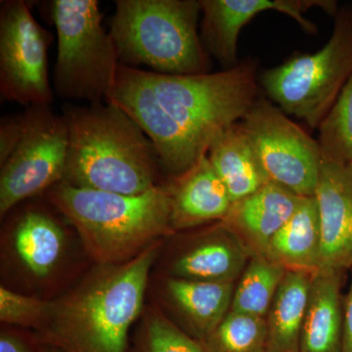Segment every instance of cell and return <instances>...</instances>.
Listing matches in <instances>:
<instances>
[{"instance_id":"6da1fadb","label":"cell","mask_w":352,"mask_h":352,"mask_svg":"<svg viewBox=\"0 0 352 352\" xmlns=\"http://www.w3.org/2000/svg\"><path fill=\"white\" fill-rule=\"evenodd\" d=\"M258 61L201 75H166L120 65L106 103L135 120L156 150L162 173H186L212 140L239 122L259 96Z\"/></svg>"},{"instance_id":"7a4b0ae2","label":"cell","mask_w":352,"mask_h":352,"mask_svg":"<svg viewBox=\"0 0 352 352\" xmlns=\"http://www.w3.org/2000/svg\"><path fill=\"white\" fill-rule=\"evenodd\" d=\"M160 245L161 241L127 263L99 266L69 295L52 302L38 342L60 352H126Z\"/></svg>"},{"instance_id":"3957f363","label":"cell","mask_w":352,"mask_h":352,"mask_svg":"<svg viewBox=\"0 0 352 352\" xmlns=\"http://www.w3.org/2000/svg\"><path fill=\"white\" fill-rule=\"evenodd\" d=\"M69 147L62 182L78 188L139 195L160 185L156 150L138 122L113 104H67Z\"/></svg>"},{"instance_id":"277c9868","label":"cell","mask_w":352,"mask_h":352,"mask_svg":"<svg viewBox=\"0 0 352 352\" xmlns=\"http://www.w3.org/2000/svg\"><path fill=\"white\" fill-rule=\"evenodd\" d=\"M46 193L99 265L127 263L175 232L166 184L139 195H122L61 182Z\"/></svg>"},{"instance_id":"5b68a950","label":"cell","mask_w":352,"mask_h":352,"mask_svg":"<svg viewBox=\"0 0 352 352\" xmlns=\"http://www.w3.org/2000/svg\"><path fill=\"white\" fill-rule=\"evenodd\" d=\"M110 32L120 65L166 75L210 73L198 32L200 0H116Z\"/></svg>"},{"instance_id":"8992f818","label":"cell","mask_w":352,"mask_h":352,"mask_svg":"<svg viewBox=\"0 0 352 352\" xmlns=\"http://www.w3.org/2000/svg\"><path fill=\"white\" fill-rule=\"evenodd\" d=\"M68 127L51 106L25 108L0 122V215L63 180Z\"/></svg>"},{"instance_id":"52a82bcc","label":"cell","mask_w":352,"mask_h":352,"mask_svg":"<svg viewBox=\"0 0 352 352\" xmlns=\"http://www.w3.org/2000/svg\"><path fill=\"white\" fill-rule=\"evenodd\" d=\"M320 50L300 53L258 76L266 98L287 115L318 129L352 76V4L340 6Z\"/></svg>"},{"instance_id":"ba28073f","label":"cell","mask_w":352,"mask_h":352,"mask_svg":"<svg viewBox=\"0 0 352 352\" xmlns=\"http://www.w3.org/2000/svg\"><path fill=\"white\" fill-rule=\"evenodd\" d=\"M50 15L57 34L55 92L66 100L105 102L120 61L99 1L53 0Z\"/></svg>"},{"instance_id":"9c48e42d","label":"cell","mask_w":352,"mask_h":352,"mask_svg":"<svg viewBox=\"0 0 352 352\" xmlns=\"http://www.w3.org/2000/svg\"><path fill=\"white\" fill-rule=\"evenodd\" d=\"M239 122L270 182L300 197L315 195L323 161L318 141L266 97H258Z\"/></svg>"},{"instance_id":"30bf717a","label":"cell","mask_w":352,"mask_h":352,"mask_svg":"<svg viewBox=\"0 0 352 352\" xmlns=\"http://www.w3.org/2000/svg\"><path fill=\"white\" fill-rule=\"evenodd\" d=\"M54 38L32 16L24 0L1 1L0 92L25 108L51 106L48 50Z\"/></svg>"},{"instance_id":"8fae6325","label":"cell","mask_w":352,"mask_h":352,"mask_svg":"<svg viewBox=\"0 0 352 352\" xmlns=\"http://www.w3.org/2000/svg\"><path fill=\"white\" fill-rule=\"evenodd\" d=\"M201 41L210 57L222 69L234 68L238 60V39L243 28L258 14L274 10L293 18L309 34L316 25L305 17L312 8H320L335 17L340 6L335 0H200Z\"/></svg>"},{"instance_id":"7c38bea8","label":"cell","mask_w":352,"mask_h":352,"mask_svg":"<svg viewBox=\"0 0 352 352\" xmlns=\"http://www.w3.org/2000/svg\"><path fill=\"white\" fill-rule=\"evenodd\" d=\"M314 196L321 229L319 270H351L352 164L323 157Z\"/></svg>"},{"instance_id":"4fadbf2b","label":"cell","mask_w":352,"mask_h":352,"mask_svg":"<svg viewBox=\"0 0 352 352\" xmlns=\"http://www.w3.org/2000/svg\"><path fill=\"white\" fill-rule=\"evenodd\" d=\"M303 197L268 182L252 195L231 205L219 222L252 254L265 256L270 241L296 212Z\"/></svg>"},{"instance_id":"5bb4252c","label":"cell","mask_w":352,"mask_h":352,"mask_svg":"<svg viewBox=\"0 0 352 352\" xmlns=\"http://www.w3.org/2000/svg\"><path fill=\"white\" fill-rule=\"evenodd\" d=\"M170 199V223L179 231L220 222L232 201L226 185L204 155L186 173L170 178L166 184Z\"/></svg>"},{"instance_id":"9a60e30c","label":"cell","mask_w":352,"mask_h":352,"mask_svg":"<svg viewBox=\"0 0 352 352\" xmlns=\"http://www.w3.org/2000/svg\"><path fill=\"white\" fill-rule=\"evenodd\" d=\"M346 272L319 270L312 274L300 352H340L344 331L342 284Z\"/></svg>"},{"instance_id":"2e32d148","label":"cell","mask_w":352,"mask_h":352,"mask_svg":"<svg viewBox=\"0 0 352 352\" xmlns=\"http://www.w3.org/2000/svg\"><path fill=\"white\" fill-rule=\"evenodd\" d=\"M201 239L173 261V278L234 283L244 272L251 252L219 222Z\"/></svg>"},{"instance_id":"e0dca14e","label":"cell","mask_w":352,"mask_h":352,"mask_svg":"<svg viewBox=\"0 0 352 352\" xmlns=\"http://www.w3.org/2000/svg\"><path fill=\"white\" fill-rule=\"evenodd\" d=\"M207 155L232 203L252 195L270 182L240 122L220 132L210 143Z\"/></svg>"},{"instance_id":"ac0fdd59","label":"cell","mask_w":352,"mask_h":352,"mask_svg":"<svg viewBox=\"0 0 352 352\" xmlns=\"http://www.w3.org/2000/svg\"><path fill=\"white\" fill-rule=\"evenodd\" d=\"M65 239L59 221L43 208H25L14 222V252L32 276H48L57 267L63 256Z\"/></svg>"},{"instance_id":"d6986e66","label":"cell","mask_w":352,"mask_h":352,"mask_svg":"<svg viewBox=\"0 0 352 352\" xmlns=\"http://www.w3.org/2000/svg\"><path fill=\"white\" fill-rule=\"evenodd\" d=\"M265 256L286 270L314 274L319 270L321 229L315 196L303 197L291 219L270 241Z\"/></svg>"},{"instance_id":"ffe728a7","label":"cell","mask_w":352,"mask_h":352,"mask_svg":"<svg viewBox=\"0 0 352 352\" xmlns=\"http://www.w3.org/2000/svg\"><path fill=\"white\" fill-rule=\"evenodd\" d=\"M311 273L287 270L266 315L267 352H300Z\"/></svg>"},{"instance_id":"44dd1931","label":"cell","mask_w":352,"mask_h":352,"mask_svg":"<svg viewBox=\"0 0 352 352\" xmlns=\"http://www.w3.org/2000/svg\"><path fill=\"white\" fill-rule=\"evenodd\" d=\"M166 289L194 332L205 340L230 311L235 288L234 283L171 278Z\"/></svg>"},{"instance_id":"7402d4cb","label":"cell","mask_w":352,"mask_h":352,"mask_svg":"<svg viewBox=\"0 0 352 352\" xmlns=\"http://www.w3.org/2000/svg\"><path fill=\"white\" fill-rule=\"evenodd\" d=\"M286 271L266 256L252 254L234 289L230 310L265 318Z\"/></svg>"},{"instance_id":"603a6c76","label":"cell","mask_w":352,"mask_h":352,"mask_svg":"<svg viewBox=\"0 0 352 352\" xmlns=\"http://www.w3.org/2000/svg\"><path fill=\"white\" fill-rule=\"evenodd\" d=\"M204 344L207 352H267L266 319L230 310Z\"/></svg>"},{"instance_id":"cb8c5ba5","label":"cell","mask_w":352,"mask_h":352,"mask_svg":"<svg viewBox=\"0 0 352 352\" xmlns=\"http://www.w3.org/2000/svg\"><path fill=\"white\" fill-rule=\"evenodd\" d=\"M317 129L324 159L352 164V76Z\"/></svg>"},{"instance_id":"d4e9b609","label":"cell","mask_w":352,"mask_h":352,"mask_svg":"<svg viewBox=\"0 0 352 352\" xmlns=\"http://www.w3.org/2000/svg\"><path fill=\"white\" fill-rule=\"evenodd\" d=\"M136 352H207L160 310L149 309Z\"/></svg>"},{"instance_id":"484cf974","label":"cell","mask_w":352,"mask_h":352,"mask_svg":"<svg viewBox=\"0 0 352 352\" xmlns=\"http://www.w3.org/2000/svg\"><path fill=\"white\" fill-rule=\"evenodd\" d=\"M51 307L52 302L21 295L4 286L0 288V320L2 323L38 330L45 323Z\"/></svg>"},{"instance_id":"4316f807","label":"cell","mask_w":352,"mask_h":352,"mask_svg":"<svg viewBox=\"0 0 352 352\" xmlns=\"http://www.w3.org/2000/svg\"><path fill=\"white\" fill-rule=\"evenodd\" d=\"M0 352H36L31 342L12 331H1ZM38 352H41L39 351Z\"/></svg>"},{"instance_id":"83f0119b","label":"cell","mask_w":352,"mask_h":352,"mask_svg":"<svg viewBox=\"0 0 352 352\" xmlns=\"http://www.w3.org/2000/svg\"><path fill=\"white\" fill-rule=\"evenodd\" d=\"M340 352H352V277L349 292L344 298V331Z\"/></svg>"},{"instance_id":"f1b7e54d","label":"cell","mask_w":352,"mask_h":352,"mask_svg":"<svg viewBox=\"0 0 352 352\" xmlns=\"http://www.w3.org/2000/svg\"><path fill=\"white\" fill-rule=\"evenodd\" d=\"M41 352H60L58 351L57 349H53L51 346H46L44 349H41Z\"/></svg>"}]
</instances>
